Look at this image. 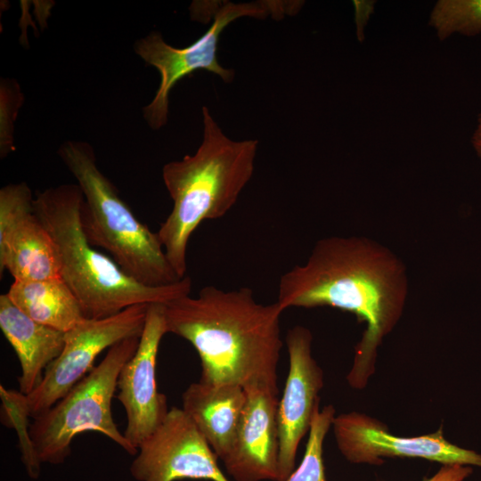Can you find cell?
<instances>
[{
	"label": "cell",
	"instance_id": "cell-1",
	"mask_svg": "<svg viewBox=\"0 0 481 481\" xmlns=\"http://www.w3.org/2000/svg\"><path fill=\"white\" fill-rule=\"evenodd\" d=\"M408 293L404 263L390 249L365 237L319 240L303 265L284 273L277 303L289 307L330 306L365 323L355 347L348 385L363 389L375 372L378 349L399 322Z\"/></svg>",
	"mask_w": 481,
	"mask_h": 481
},
{
	"label": "cell",
	"instance_id": "cell-2",
	"mask_svg": "<svg viewBox=\"0 0 481 481\" xmlns=\"http://www.w3.org/2000/svg\"><path fill=\"white\" fill-rule=\"evenodd\" d=\"M277 302L262 304L251 289L202 288L164 305L167 333L184 338L201 364L200 381L252 384L278 388V364L283 342Z\"/></svg>",
	"mask_w": 481,
	"mask_h": 481
},
{
	"label": "cell",
	"instance_id": "cell-3",
	"mask_svg": "<svg viewBox=\"0 0 481 481\" xmlns=\"http://www.w3.org/2000/svg\"><path fill=\"white\" fill-rule=\"evenodd\" d=\"M201 113L203 137L197 151L162 168L173 208L157 233L180 279L186 276L192 233L202 222L223 217L235 205L253 175L258 146L256 139H230L208 107Z\"/></svg>",
	"mask_w": 481,
	"mask_h": 481
},
{
	"label": "cell",
	"instance_id": "cell-4",
	"mask_svg": "<svg viewBox=\"0 0 481 481\" xmlns=\"http://www.w3.org/2000/svg\"><path fill=\"white\" fill-rule=\"evenodd\" d=\"M83 201L77 184L63 183L37 192L34 208L54 240L61 278L78 300L86 318H105L135 305L166 304L191 294L189 276L167 286H146L97 251L82 228Z\"/></svg>",
	"mask_w": 481,
	"mask_h": 481
},
{
	"label": "cell",
	"instance_id": "cell-5",
	"mask_svg": "<svg viewBox=\"0 0 481 481\" xmlns=\"http://www.w3.org/2000/svg\"><path fill=\"white\" fill-rule=\"evenodd\" d=\"M57 154L83 193L80 220L90 244L105 249L127 275L143 285L161 287L182 280L169 264L158 233L136 218L100 170L92 145L67 140Z\"/></svg>",
	"mask_w": 481,
	"mask_h": 481
},
{
	"label": "cell",
	"instance_id": "cell-6",
	"mask_svg": "<svg viewBox=\"0 0 481 481\" xmlns=\"http://www.w3.org/2000/svg\"><path fill=\"white\" fill-rule=\"evenodd\" d=\"M140 337L109 348L103 360L44 414L34 419L30 436L42 463L61 464L70 454L75 436L94 431L131 455L135 448L114 422L111 402L123 366L135 353Z\"/></svg>",
	"mask_w": 481,
	"mask_h": 481
},
{
	"label": "cell",
	"instance_id": "cell-7",
	"mask_svg": "<svg viewBox=\"0 0 481 481\" xmlns=\"http://www.w3.org/2000/svg\"><path fill=\"white\" fill-rule=\"evenodd\" d=\"M280 4L268 2H225L215 12L208 30L192 44L176 48L167 44L160 32L151 31L134 45L135 53L159 73V86L152 101L143 110L148 126L154 130L163 127L168 120L169 94L182 78L199 69L208 70L231 83L234 71L221 66L217 60V47L223 30L240 17L265 19L277 15L283 9Z\"/></svg>",
	"mask_w": 481,
	"mask_h": 481
},
{
	"label": "cell",
	"instance_id": "cell-8",
	"mask_svg": "<svg viewBox=\"0 0 481 481\" xmlns=\"http://www.w3.org/2000/svg\"><path fill=\"white\" fill-rule=\"evenodd\" d=\"M149 305H135L101 319H84L65 332L64 347L45 369L39 385L28 395L30 417L44 414L94 368L106 348L133 337H140Z\"/></svg>",
	"mask_w": 481,
	"mask_h": 481
},
{
	"label": "cell",
	"instance_id": "cell-9",
	"mask_svg": "<svg viewBox=\"0 0 481 481\" xmlns=\"http://www.w3.org/2000/svg\"><path fill=\"white\" fill-rule=\"evenodd\" d=\"M331 428L338 451L353 464L379 466L387 458H418L481 468V454L448 441L442 426L429 434L399 436L378 419L350 412L336 415Z\"/></svg>",
	"mask_w": 481,
	"mask_h": 481
},
{
	"label": "cell",
	"instance_id": "cell-10",
	"mask_svg": "<svg viewBox=\"0 0 481 481\" xmlns=\"http://www.w3.org/2000/svg\"><path fill=\"white\" fill-rule=\"evenodd\" d=\"M217 457L188 414L172 407L139 446L129 471L137 481H230Z\"/></svg>",
	"mask_w": 481,
	"mask_h": 481
},
{
	"label": "cell",
	"instance_id": "cell-11",
	"mask_svg": "<svg viewBox=\"0 0 481 481\" xmlns=\"http://www.w3.org/2000/svg\"><path fill=\"white\" fill-rule=\"evenodd\" d=\"M32 191L25 182L0 189V273L14 281L61 277L54 240L35 212Z\"/></svg>",
	"mask_w": 481,
	"mask_h": 481
},
{
	"label": "cell",
	"instance_id": "cell-12",
	"mask_svg": "<svg viewBox=\"0 0 481 481\" xmlns=\"http://www.w3.org/2000/svg\"><path fill=\"white\" fill-rule=\"evenodd\" d=\"M285 342L289 371L277 408L278 481H285L295 469L299 444L309 432L314 411L320 404L319 393L324 384L323 371L313 356V335L309 329L294 326L288 331Z\"/></svg>",
	"mask_w": 481,
	"mask_h": 481
},
{
	"label": "cell",
	"instance_id": "cell-13",
	"mask_svg": "<svg viewBox=\"0 0 481 481\" xmlns=\"http://www.w3.org/2000/svg\"><path fill=\"white\" fill-rule=\"evenodd\" d=\"M164 305L150 304L138 347L123 366L117 389L127 424L124 436L138 450L166 418L168 408L164 394L156 382V364L161 339L167 334Z\"/></svg>",
	"mask_w": 481,
	"mask_h": 481
},
{
	"label": "cell",
	"instance_id": "cell-14",
	"mask_svg": "<svg viewBox=\"0 0 481 481\" xmlns=\"http://www.w3.org/2000/svg\"><path fill=\"white\" fill-rule=\"evenodd\" d=\"M246 403L232 446L223 461L235 481H278V394L268 386L244 387Z\"/></svg>",
	"mask_w": 481,
	"mask_h": 481
},
{
	"label": "cell",
	"instance_id": "cell-15",
	"mask_svg": "<svg viewBox=\"0 0 481 481\" xmlns=\"http://www.w3.org/2000/svg\"><path fill=\"white\" fill-rule=\"evenodd\" d=\"M245 403V389L237 384L200 380L190 384L182 395V409L222 461L234 442Z\"/></svg>",
	"mask_w": 481,
	"mask_h": 481
},
{
	"label": "cell",
	"instance_id": "cell-16",
	"mask_svg": "<svg viewBox=\"0 0 481 481\" xmlns=\"http://www.w3.org/2000/svg\"><path fill=\"white\" fill-rule=\"evenodd\" d=\"M0 328L19 359V390L28 395L41 382L45 369L61 353L65 332L36 322L6 293L0 295Z\"/></svg>",
	"mask_w": 481,
	"mask_h": 481
},
{
	"label": "cell",
	"instance_id": "cell-17",
	"mask_svg": "<svg viewBox=\"0 0 481 481\" xmlns=\"http://www.w3.org/2000/svg\"><path fill=\"white\" fill-rule=\"evenodd\" d=\"M6 294L29 317L63 332L86 319L78 300L61 277L14 281Z\"/></svg>",
	"mask_w": 481,
	"mask_h": 481
},
{
	"label": "cell",
	"instance_id": "cell-18",
	"mask_svg": "<svg viewBox=\"0 0 481 481\" xmlns=\"http://www.w3.org/2000/svg\"><path fill=\"white\" fill-rule=\"evenodd\" d=\"M440 41L453 34L475 37L481 34V0H439L428 19Z\"/></svg>",
	"mask_w": 481,
	"mask_h": 481
},
{
	"label": "cell",
	"instance_id": "cell-19",
	"mask_svg": "<svg viewBox=\"0 0 481 481\" xmlns=\"http://www.w3.org/2000/svg\"><path fill=\"white\" fill-rule=\"evenodd\" d=\"M2 400L1 421L5 426L15 428L19 436V449L21 460L29 477L37 479L40 476L41 464L30 436V417L26 395L20 390L6 389L0 386Z\"/></svg>",
	"mask_w": 481,
	"mask_h": 481
},
{
	"label": "cell",
	"instance_id": "cell-20",
	"mask_svg": "<svg viewBox=\"0 0 481 481\" xmlns=\"http://www.w3.org/2000/svg\"><path fill=\"white\" fill-rule=\"evenodd\" d=\"M336 416L333 405L316 407L306 445L304 456L285 481H327L323 462V443Z\"/></svg>",
	"mask_w": 481,
	"mask_h": 481
},
{
	"label": "cell",
	"instance_id": "cell-21",
	"mask_svg": "<svg viewBox=\"0 0 481 481\" xmlns=\"http://www.w3.org/2000/svg\"><path fill=\"white\" fill-rule=\"evenodd\" d=\"M24 95L19 83L9 77L0 81V155L6 157L14 149L13 131Z\"/></svg>",
	"mask_w": 481,
	"mask_h": 481
},
{
	"label": "cell",
	"instance_id": "cell-22",
	"mask_svg": "<svg viewBox=\"0 0 481 481\" xmlns=\"http://www.w3.org/2000/svg\"><path fill=\"white\" fill-rule=\"evenodd\" d=\"M473 473L471 466L445 464L424 481H464Z\"/></svg>",
	"mask_w": 481,
	"mask_h": 481
},
{
	"label": "cell",
	"instance_id": "cell-23",
	"mask_svg": "<svg viewBox=\"0 0 481 481\" xmlns=\"http://www.w3.org/2000/svg\"><path fill=\"white\" fill-rule=\"evenodd\" d=\"M353 5L355 8V22L356 25V36L360 42L364 40V29L367 26L371 14L374 12L376 1L373 0H361L354 1Z\"/></svg>",
	"mask_w": 481,
	"mask_h": 481
},
{
	"label": "cell",
	"instance_id": "cell-24",
	"mask_svg": "<svg viewBox=\"0 0 481 481\" xmlns=\"http://www.w3.org/2000/svg\"><path fill=\"white\" fill-rule=\"evenodd\" d=\"M470 143L477 156L481 159V112L477 115L476 127L472 133Z\"/></svg>",
	"mask_w": 481,
	"mask_h": 481
}]
</instances>
